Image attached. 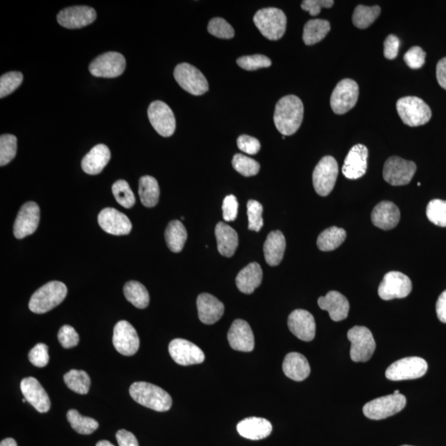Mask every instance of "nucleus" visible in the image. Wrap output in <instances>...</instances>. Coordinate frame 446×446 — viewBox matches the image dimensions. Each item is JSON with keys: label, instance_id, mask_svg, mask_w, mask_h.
Masks as SVG:
<instances>
[{"label": "nucleus", "instance_id": "nucleus-21", "mask_svg": "<svg viewBox=\"0 0 446 446\" xmlns=\"http://www.w3.org/2000/svg\"><path fill=\"white\" fill-rule=\"evenodd\" d=\"M98 222L103 231L114 235L129 234L132 227L129 218L113 208L103 209L98 214Z\"/></svg>", "mask_w": 446, "mask_h": 446}, {"label": "nucleus", "instance_id": "nucleus-32", "mask_svg": "<svg viewBox=\"0 0 446 446\" xmlns=\"http://www.w3.org/2000/svg\"><path fill=\"white\" fill-rule=\"evenodd\" d=\"M263 271L258 263H251L240 271L235 284L240 291L251 295L262 282Z\"/></svg>", "mask_w": 446, "mask_h": 446}, {"label": "nucleus", "instance_id": "nucleus-60", "mask_svg": "<svg viewBox=\"0 0 446 446\" xmlns=\"http://www.w3.org/2000/svg\"><path fill=\"white\" fill-rule=\"evenodd\" d=\"M0 446H18V445L12 438H6V439L1 441Z\"/></svg>", "mask_w": 446, "mask_h": 446}, {"label": "nucleus", "instance_id": "nucleus-31", "mask_svg": "<svg viewBox=\"0 0 446 446\" xmlns=\"http://www.w3.org/2000/svg\"><path fill=\"white\" fill-rule=\"evenodd\" d=\"M286 240L280 231H271L268 235L264 245V254L266 262L270 266H276L282 262Z\"/></svg>", "mask_w": 446, "mask_h": 446}, {"label": "nucleus", "instance_id": "nucleus-64", "mask_svg": "<svg viewBox=\"0 0 446 446\" xmlns=\"http://www.w3.org/2000/svg\"><path fill=\"white\" fill-rule=\"evenodd\" d=\"M402 446H411V445H402Z\"/></svg>", "mask_w": 446, "mask_h": 446}, {"label": "nucleus", "instance_id": "nucleus-27", "mask_svg": "<svg viewBox=\"0 0 446 446\" xmlns=\"http://www.w3.org/2000/svg\"><path fill=\"white\" fill-rule=\"evenodd\" d=\"M318 305L328 311L334 321L345 320L348 317L350 304L346 297L337 291H330L324 297H319Z\"/></svg>", "mask_w": 446, "mask_h": 446}, {"label": "nucleus", "instance_id": "nucleus-62", "mask_svg": "<svg viewBox=\"0 0 446 446\" xmlns=\"http://www.w3.org/2000/svg\"><path fill=\"white\" fill-rule=\"evenodd\" d=\"M394 394H399L400 392L399 390H396V391H394Z\"/></svg>", "mask_w": 446, "mask_h": 446}, {"label": "nucleus", "instance_id": "nucleus-33", "mask_svg": "<svg viewBox=\"0 0 446 446\" xmlns=\"http://www.w3.org/2000/svg\"><path fill=\"white\" fill-rule=\"evenodd\" d=\"M219 253L231 257L238 246V235L233 227L224 222H218L215 229Z\"/></svg>", "mask_w": 446, "mask_h": 446}, {"label": "nucleus", "instance_id": "nucleus-24", "mask_svg": "<svg viewBox=\"0 0 446 446\" xmlns=\"http://www.w3.org/2000/svg\"><path fill=\"white\" fill-rule=\"evenodd\" d=\"M227 340L235 350L251 352L254 350V334L246 321L237 319L233 321L227 333Z\"/></svg>", "mask_w": 446, "mask_h": 446}, {"label": "nucleus", "instance_id": "nucleus-20", "mask_svg": "<svg viewBox=\"0 0 446 446\" xmlns=\"http://www.w3.org/2000/svg\"><path fill=\"white\" fill-rule=\"evenodd\" d=\"M368 151L365 145L357 144L350 149L342 167L343 175L349 180H357L365 175L368 168Z\"/></svg>", "mask_w": 446, "mask_h": 446}, {"label": "nucleus", "instance_id": "nucleus-29", "mask_svg": "<svg viewBox=\"0 0 446 446\" xmlns=\"http://www.w3.org/2000/svg\"><path fill=\"white\" fill-rule=\"evenodd\" d=\"M111 159L109 148L106 145L98 144L91 149L82 160L83 171L90 176H96L103 171Z\"/></svg>", "mask_w": 446, "mask_h": 446}, {"label": "nucleus", "instance_id": "nucleus-26", "mask_svg": "<svg viewBox=\"0 0 446 446\" xmlns=\"http://www.w3.org/2000/svg\"><path fill=\"white\" fill-rule=\"evenodd\" d=\"M398 206L390 201H383L374 206L371 213V220L375 226L383 230L394 229L400 221Z\"/></svg>", "mask_w": 446, "mask_h": 446}, {"label": "nucleus", "instance_id": "nucleus-22", "mask_svg": "<svg viewBox=\"0 0 446 446\" xmlns=\"http://www.w3.org/2000/svg\"><path fill=\"white\" fill-rule=\"evenodd\" d=\"M288 326L290 332L301 341H311L315 337V319L306 310H295L288 317Z\"/></svg>", "mask_w": 446, "mask_h": 446}, {"label": "nucleus", "instance_id": "nucleus-46", "mask_svg": "<svg viewBox=\"0 0 446 446\" xmlns=\"http://www.w3.org/2000/svg\"><path fill=\"white\" fill-rule=\"evenodd\" d=\"M23 74L19 72H11L3 74L0 78V98L8 96L22 84Z\"/></svg>", "mask_w": 446, "mask_h": 446}, {"label": "nucleus", "instance_id": "nucleus-54", "mask_svg": "<svg viewBox=\"0 0 446 446\" xmlns=\"http://www.w3.org/2000/svg\"><path fill=\"white\" fill-rule=\"evenodd\" d=\"M223 218L226 222H233L237 219L238 213V202L234 195L225 198L222 204Z\"/></svg>", "mask_w": 446, "mask_h": 446}, {"label": "nucleus", "instance_id": "nucleus-59", "mask_svg": "<svg viewBox=\"0 0 446 446\" xmlns=\"http://www.w3.org/2000/svg\"><path fill=\"white\" fill-rule=\"evenodd\" d=\"M436 78L440 87L446 90V57L442 58L437 63Z\"/></svg>", "mask_w": 446, "mask_h": 446}, {"label": "nucleus", "instance_id": "nucleus-13", "mask_svg": "<svg viewBox=\"0 0 446 446\" xmlns=\"http://www.w3.org/2000/svg\"><path fill=\"white\" fill-rule=\"evenodd\" d=\"M412 284L406 275L399 271H391L384 275L379 287V296L383 300L404 299L410 295Z\"/></svg>", "mask_w": 446, "mask_h": 446}, {"label": "nucleus", "instance_id": "nucleus-17", "mask_svg": "<svg viewBox=\"0 0 446 446\" xmlns=\"http://www.w3.org/2000/svg\"><path fill=\"white\" fill-rule=\"evenodd\" d=\"M169 352L173 361L183 366L198 365L205 359L200 347L184 339H175L169 343Z\"/></svg>", "mask_w": 446, "mask_h": 446}, {"label": "nucleus", "instance_id": "nucleus-37", "mask_svg": "<svg viewBox=\"0 0 446 446\" xmlns=\"http://www.w3.org/2000/svg\"><path fill=\"white\" fill-rule=\"evenodd\" d=\"M346 238V231L337 226H332L322 231L317 238V245L321 251H332L340 246Z\"/></svg>", "mask_w": 446, "mask_h": 446}, {"label": "nucleus", "instance_id": "nucleus-2", "mask_svg": "<svg viewBox=\"0 0 446 446\" xmlns=\"http://www.w3.org/2000/svg\"><path fill=\"white\" fill-rule=\"evenodd\" d=\"M129 392L136 403L156 412L169 411L172 406L171 395L162 388L150 383H134Z\"/></svg>", "mask_w": 446, "mask_h": 446}, {"label": "nucleus", "instance_id": "nucleus-51", "mask_svg": "<svg viewBox=\"0 0 446 446\" xmlns=\"http://www.w3.org/2000/svg\"><path fill=\"white\" fill-rule=\"evenodd\" d=\"M427 54L420 47H412L404 55V61L409 68L418 70L425 64Z\"/></svg>", "mask_w": 446, "mask_h": 446}, {"label": "nucleus", "instance_id": "nucleus-56", "mask_svg": "<svg viewBox=\"0 0 446 446\" xmlns=\"http://www.w3.org/2000/svg\"><path fill=\"white\" fill-rule=\"evenodd\" d=\"M400 40L395 35H388L383 43V55L388 60H394L398 56Z\"/></svg>", "mask_w": 446, "mask_h": 446}, {"label": "nucleus", "instance_id": "nucleus-63", "mask_svg": "<svg viewBox=\"0 0 446 446\" xmlns=\"http://www.w3.org/2000/svg\"><path fill=\"white\" fill-rule=\"evenodd\" d=\"M26 402H27L26 399H23V403H26Z\"/></svg>", "mask_w": 446, "mask_h": 446}, {"label": "nucleus", "instance_id": "nucleus-18", "mask_svg": "<svg viewBox=\"0 0 446 446\" xmlns=\"http://www.w3.org/2000/svg\"><path fill=\"white\" fill-rule=\"evenodd\" d=\"M40 222L39 206L34 202H28L17 215L14 234L17 239H23L35 233Z\"/></svg>", "mask_w": 446, "mask_h": 446}, {"label": "nucleus", "instance_id": "nucleus-40", "mask_svg": "<svg viewBox=\"0 0 446 446\" xmlns=\"http://www.w3.org/2000/svg\"><path fill=\"white\" fill-rule=\"evenodd\" d=\"M381 14L379 6H358L354 8L352 21L355 27L365 29L371 26Z\"/></svg>", "mask_w": 446, "mask_h": 446}, {"label": "nucleus", "instance_id": "nucleus-45", "mask_svg": "<svg viewBox=\"0 0 446 446\" xmlns=\"http://www.w3.org/2000/svg\"><path fill=\"white\" fill-rule=\"evenodd\" d=\"M233 165L235 171L246 177L257 175L260 168L257 161L242 154L234 156Z\"/></svg>", "mask_w": 446, "mask_h": 446}, {"label": "nucleus", "instance_id": "nucleus-50", "mask_svg": "<svg viewBox=\"0 0 446 446\" xmlns=\"http://www.w3.org/2000/svg\"><path fill=\"white\" fill-rule=\"evenodd\" d=\"M28 359L33 365L39 368L45 367L50 359L48 346L44 343H39L29 352Z\"/></svg>", "mask_w": 446, "mask_h": 446}, {"label": "nucleus", "instance_id": "nucleus-42", "mask_svg": "<svg viewBox=\"0 0 446 446\" xmlns=\"http://www.w3.org/2000/svg\"><path fill=\"white\" fill-rule=\"evenodd\" d=\"M116 201L125 209H131L136 204V198L126 180L116 181L111 186Z\"/></svg>", "mask_w": 446, "mask_h": 446}, {"label": "nucleus", "instance_id": "nucleus-39", "mask_svg": "<svg viewBox=\"0 0 446 446\" xmlns=\"http://www.w3.org/2000/svg\"><path fill=\"white\" fill-rule=\"evenodd\" d=\"M64 381L70 390L78 394H88L90 387V378L84 370H72L64 375Z\"/></svg>", "mask_w": 446, "mask_h": 446}, {"label": "nucleus", "instance_id": "nucleus-3", "mask_svg": "<svg viewBox=\"0 0 446 446\" xmlns=\"http://www.w3.org/2000/svg\"><path fill=\"white\" fill-rule=\"evenodd\" d=\"M67 295V287L60 281H52L33 293L28 307L32 312L43 314L61 304Z\"/></svg>", "mask_w": 446, "mask_h": 446}, {"label": "nucleus", "instance_id": "nucleus-19", "mask_svg": "<svg viewBox=\"0 0 446 446\" xmlns=\"http://www.w3.org/2000/svg\"><path fill=\"white\" fill-rule=\"evenodd\" d=\"M97 18V12L89 6H73L64 8L57 15L61 26L76 29L89 26Z\"/></svg>", "mask_w": 446, "mask_h": 446}, {"label": "nucleus", "instance_id": "nucleus-49", "mask_svg": "<svg viewBox=\"0 0 446 446\" xmlns=\"http://www.w3.org/2000/svg\"><path fill=\"white\" fill-rule=\"evenodd\" d=\"M240 67L246 70H256L260 68L270 67L271 61L264 55L246 56L238 58L237 61Z\"/></svg>", "mask_w": 446, "mask_h": 446}, {"label": "nucleus", "instance_id": "nucleus-16", "mask_svg": "<svg viewBox=\"0 0 446 446\" xmlns=\"http://www.w3.org/2000/svg\"><path fill=\"white\" fill-rule=\"evenodd\" d=\"M113 343L116 350L125 357L135 354L140 346L138 332L127 321H120L115 325Z\"/></svg>", "mask_w": 446, "mask_h": 446}, {"label": "nucleus", "instance_id": "nucleus-47", "mask_svg": "<svg viewBox=\"0 0 446 446\" xmlns=\"http://www.w3.org/2000/svg\"><path fill=\"white\" fill-rule=\"evenodd\" d=\"M263 206L258 201L249 200L247 202V216L249 225L248 229L251 231H259L264 225L262 217Z\"/></svg>", "mask_w": 446, "mask_h": 446}, {"label": "nucleus", "instance_id": "nucleus-57", "mask_svg": "<svg viewBox=\"0 0 446 446\" xmlns=\"http://www.w3.org/2000/svg\"><path fill=\"white\" fill-rule=\"evenodd\" d=\"M119 446H139L138 441L136 436L126 429H119L116 434Z\"/></svg>", "mask_w": 446, "mask_h": 446}, {"label": "nucleus", "instance_id": "nucleus-61", "mask_svg": "<svg viewBox=\"0 0 446 446\" xmlns=\"http://www.w3.org/2000/svg\"><path fill=\"white\" fill-rule=\"evenodd\" d=\"M96 446H115L113 444L110 443L109 441L107 440H100L98 441Z\"/></svg>", "mask_w": 446, "mask_h": 446}, {"label": "nucleus", "instance_id": "nucleus-30", "mask_svg": "<svg viewBox=\"0 0 446 446\" xmlns=\"http://www.w3.org/2000/svg\"><path fill=\"white\" fill-rule=\"evenodd\" d=\"M283 370L288 378L297 382L304 381L311 373L308 359L304 355L297 352L289 353L285 357Z\"/></svg>", "mask_w": 446, "mask_h": 446}, {"label": "nucleus", "instance_id": "nucleus-52", "mask_svg": "<svg viewBox=\"0 0 446 446\" xmlns=\"http://www.w3.org/2000/svg\"><path fill=\"white\" fill-rule=\"evenodd\" d=\"M58 340L63 348L70 349L78 345L80 337L72 326L65 325L58 332Z\"/></svg>", "mask_w": 446, "mask_h": 446}, {"label": "nucleus", "instance_id": "nucleus-12", "mask_svg": "<svg viewBox=\"0 0 446 446\" xmlns=\"http://www.w3.org/2000/svg\"><path fill=\"white\" fill-rule=\"evenodd\" d=\"M359 85L351 78L339 82L330 97V107L334 114L342 115L352 109L359 98Z\"/></svg>", "mask_w": 446, "mask_h": 446}, {"label": "nucleus", "instance_id": "nucleus-1", "mask_svg": "<svg viewBox=\"0 0 446 446\" xmlns=\"http://www.w3.org/2000/svg\"><path fill=\"white\" fill-rule=\"evenodd\" d=\"M303 102L295 95H287L277 103L274 115L275 125L284 136H291L299 129L303 122Z\"/></svg>", "mask_w": 446, "mask_h": 446}, {"label": "nucleus", "instance_id": "nucleus-55", "mask_svg": "<svg viewBox=\"0 0 446 446\" xmlns=\"http://www.w3.org/2000/svg\"><path fill=\"white\" fill-rule=\"evenodd\" d=\"M333 0H304L301 8L309 12L310 15L317 16L320 14L322 8H332Z\"/></svg>", "mask_w": 446, "mask_h": 446}, {"label": "nucleus", "instance_id": "nucleus-23", "mask_svg": "<svg viewBox=\"0 0 446 446\" xmlns=\"http://www.w3.org/2000/svg\"><path fill=\"white\" fill-rule=\"evenodd\" d=\"M20 388L24 399H26L27 402L37 412L45 413L50 410L51 401L39 380L33 377L25 378L21 382Z\"/></svg>", "mask_w": 446, "mask_h": 446}, {"label": "nucleus", "instance_id": "nucleus-41", "mask_svg": "<svg viewBox=\"0 0 446 446\" xmlns=\"http://www.w3.org/2000/svg\"><path fill=\"white\" fill-rule=\"evenodd\" d=\"M67 419L72 427L81 435H90L98 428L96 420L81 416L78 411L72 409L67 412Z\"/></svg>", "mask_w": 446, "mask_h": 446}, {"label": "nucleus", "instance_id": "nucleus-38", "mask_svg": "<svg viewBox=\"0 0 446 446\" xmlns=\"http://www.w3.org/2000/svg\"><path fill=\"white\" fill-rule=\"evenodd\" d=\"M127 301L139 309H144L150 303V296L146 287L138 281L127 282L123 288Z\"/></svg>", "mask_w": 446, "mask_h": 446}, {"label": "nucleus", "instance_id": "nucleus-28", "mask_svg": "<svg viewBox=\"0 0 446 446\" xmlns=\"http://www.w3.org/2000/svg\"><path fill=\"white\" fill-rule=\"evenodd\" d=\"M237 429L242 437L252 440H259L270 436L273 427L268 420L262 417L252 416L240 421Z\"/></svg>", "mask_w": 446, "mask_h": 446}, {"label": "nucleus", "instance_id": "nucleus-44", "mask_svg": "<svg viewBox=\"0 0 446 446\" xmlns=\"http://www.w3.org/2000/svg\"><path fill=\"white\" fill-rule=\"evenodd\" d=\"M427 216L434 224L446 227V201L433 200L427 206Z\"/></svg>", "mask_w": 446, "mask_h": 446}, {"label": "nucleus", "instance_id": "nucleus-6", "mask_svg": "<svg viewBox=\"0 0 446 446\" xmlns=\"http://www.w3.org/2000/svg\"><path fill=\"white\" fill-rule=\"evenodd\" d=\"M406 403L407 399L403 394L387 395L367 403L363 412L371 420L385 419L402 411Z\"/></svg>", "mask_w": 446, "mask_h": 446}, {"label": "nucleus", "instance_id": "nucleus-9", "mask_svg": "<svg viewBox=\"0 0 446 446\" xmlns=\"http://www.w3.org/2000/svg\"><path fill=\"white\" fill-rule=\"evenodd\" d=\"M428 365L424 359L407 357L399 359L387 368L385 376L391 381L416 379L423 377L427 373Z\"/></svg>", "mask_w": 446, "mask_h": 446}, {"label": "nucleus", "instance_id": "nucleus-7", "mask_svg": "<svg viewBox=\"0 0 446 446\" xmlns=\"http://www.w3.org/2000/svg\"><path fill=\"white\" fill-rule=\"evenodd\" d=\"M347 337L351 342L350 358L354 362L370 361L376 349L373 334L365 326H354Z\"/></svg>", "mask_w": 446, "mask_h": 446}, {"label": "nucleus", "instance_id": "nucleus-5", "mask_svg": "<svg viewBox=\"0 0 446 446\" xmlns=\"http://www.w3.org/2000/svg\"><path fill=\"white\" fill-rule=\"evenodd\" d=\"M396 111L404 124L409 127H419L427 124L432 118V110L423 99L407 96L396 102Z\"/></svg>", "mask_w": 446, "mask_h": 446}, {"label": "nucleus", "instance_id": "nucleus-34", "mask_svg": "<svg viewBox=\"0 0 446 446\" xmlns=\"http://www.w3.org/2000/svg\"><path fill=\"white\" fill-rule=\"evenodd\" d=\"M138 193L140 202L147 208H153L158 204L160 187L154 177L145 176L140 178Z\"/></svg>", "mask_w": 446, "mask_h": 446}, {"label": "nucleus", "instance_id": "nucleus-48", "mask_svg": "<svg viewBox=\"0 0 446 446\" xmlns=\"http://www.w3.org/2000/svg\"><path fill=\"white\" fill-rule=\"evenodd\" d=\"M208 31L210 34L222 39H231L235 35L233 28L225 19L221 18H214L211 20Z\"/></svg>", "mask_w": 446, "mask_h": 446}, {"label": "nucleus", "instance_id": "nucleus-53", "mask_svg": "<svg viewBox=\"0 0 446 446\" xmlns=\"http://www.w3.org/2000/svg\"><path fill=\"white\" fill-rule=\"evenodd\" d=\"M237 146L240 150L249 155L257 154L260 150L259 140L251 136H240L237 139Z\"/></svg>", "mask_w": 446, "mask_h": 446}, {"label": "nucleus", "instance_id": "nucleus-25", "mask_svg": "<svg viewBox=\"0 0 446 446\" xmlns=\"http://www.w3.org/2000/svg\"><path fill=\"white\" fill-rule=\"evenodd\" d=\"M197 307L200 320L206 325L216 323L224 313V305L209 293H201L198 297Z\"/></svg>", "mask_w": 446, "mask_h": 446}, {"label": "nucleus", "instance_id": "nucleus-15", "mask_svg": "<svg viewBox=\"0 0 446 446\" xmlns=\"http://www.w3.org/2000/svg\"><path fill=\"white\" fill-rule=\"evenodd\" d=\"M148 118L154 129L164 138L173 134L176 128L175 114L162 101L152 102L148 107Z\"/></svg>", "mask_w": 446, "mask_h": 446}, {"label": "nucleus", "instance_id": "nucleus-14", "mask_svg": "<svg viewBox=\"0 0 446 446\" xmlns=\"http://www.w3.org/2000/svg\"><path fill=\"white\" fill-rule=\"evenodd\" d=\"M126 68V59L122 54L109 52L95 58L89 65V72L95 77L116 78Z\"/></svg>", "mask_w": 446, "mask_h": 446}, {"label": "nucleus", "instance_id": "nucleus-58", "mask_svg": "<svg viewBox=\"0 0 446 446\" xmlns=\"http://www.w3.org/2000/svg\"><path fill=\"white\" fill-rule=\"evenodd\" d=\"M436 310L439 320L443 323H446V290L438 297Z\"/></svg>", "mask_w": 446, "mask_h": 446}, {"label": "nucleus", "instance_id": "nucleus-8", "mask_svg": "<svg viewBox=\"0 0 446 446\" xmlns=\"http://www.w3.org/2000/svg\"><path fill=\"white\" fill-rule=\"evenodd\" d=\"M339 173L337 161L330 156H324L317 164L312 173V183L315 191L326 197L332 191Z\"/></svg>", "mask_w": 446, "mask_h": 446}, {"label": "nucleus", "instance_id": "nucleus-4", "mask_svg": "<svg viewBox=\"0 0 446 446\" xmlns=\"http://www.w3.org/2000/svg\"><path fill=\"white\" fill-rule=\"evenodd\" d=\"M254 23L264 36L275 41L280 39L286 31L287 17L279 8H263L255 14Z\"/></svg>", "mask_w": 446, "mask_h": 446}, {"label": "nucleus", "instance_id": "nucleus-11", "mask_svg": "<svg viewBox=\"0 0 446 446\" xmlns=\"http://www.w3.org/2000/svg\"><path fill=\"white\" fill-rule=\"evenodd\" d=\"M416 171V165L413 161L399 156H391L384 164L383 176L384 180L391 185H407L410 183Z\"/></svg>", "mask_w": 446, "mask_h": 446}, {"label": "nucleus", "instance_id": "nucleus-36", "mask_svg": "<svg viewBox=\"0 0 446 446\" xmlns=\"http://www.w3.org/2000/svg\"><path fill=\"white\" fill-rule=\"evenodd\" d=\"M164 237L169 249L178 253L183 250L187 240V231L181 222L172 221L169 223L165 230Z\"/></svg>", "mask_w": 446, "mask_h": 446}, {"label": "nucleus", "instance_id": "nucleus-35", "mask_svg": "<svg viewBox=\"0 0 446 446\" xmlns=\"http://www.w3.org/2000/svg\"><path fill=\"white\" fill-rule=\"evenodd\" d=\"M330 30V24L328 20L312 19L305 24L303 40L307 45H312L323 40Z\"/></svg>", "mask_w": 446, "mask_h": 446}, {"label": "nucleus", "instance_id": "nucleus-10", "mask_svg": "<svg viewBox=\"0 0 446 446\" xmlns=\"http://www.w3.org/2000/svg\"><path fill=\"white\" fill-rule=\"evenodd\" d=\"M173 77L182 89L195 96L208 92V81L200 70L188 63H181L176 66Z\"/></svg>", "mask_w": 446, "mask_h": 446}, {"label": "nucleus", "instance_id": "nucleus-43", "mask_svg": "<svg viewBox=\"0 0 446 446\" xmlns=\"http://www.w3.org/2000/svg\"><path fill=\"white\" fill-rule=\"evenodd\" d=\"M17 138L14 135L4 134L0 138V165H4L10 163L14 158L17 153Z\"/></svg>", "mask_w": 446, "mask_h": 446}]
</instances>
